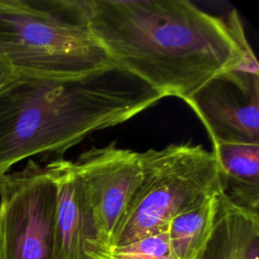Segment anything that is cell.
<instances>
[{
	"label": "cell",
	"instance_id": "1",
	"mask_svg": "<svg viewBox=\"0 0 259 259\" xmlns=\"http://www.w3.org/2000/svg\"><path fill=\"white\" fill-rule=\"evenodd\" d=\"M113 63L163 97L188 98L218 74L259 73L237 10L213 16L187 0H76Z\"/></svg>",
	"mask_w": 259,
	"mask_h": 259
},
{
	"label": "cell",
	"instance_id": "2",
	"mask_svg": "<svg viewBox=\"0 0 259 259\" xmlns=\"http://www.w3.org/2000/svg\"><path fill=\"white\" fill-rule=\"evenodd\" d=\"M0 55L15 74L74 78L116 66L76 0H0Z\"/></svg>",
	"mask_w": 259,
	"mask_h": 259
},
{
	"label": "cell",
	"instance_id": "3",
	"mask_svg": "<svg viewBox=\"0 0 259 259\" xmlns=\"http://www.w3.org/2000/svg\"><path fill=\"white\" fill-rule=\"evenodd\" d=\"M140 158L141 181L110 248L166 232L176 215L222 192L215 156L200 145L149 149Z\"/></svg>",
	"mask_w": 259,
	"mask_h": 259
},
{
	"label": "cell",
	"instance_id": "4",
	"mask_svg": "<svg viewBox=\"0 0 259 259\" xmlns=\"http://www.w3.org/2000/svg\"><path fill=\"white\" fill-rule=\"evenodd\" d=\"M56 184L28 160L0 176V259H56Z\"/></svg>",
	"mask_w": 259,
	"mask_h": 259
},
{
	"label": "cell",
	"instance_id": "5",
	"mask_svg": "<svg viewBox=\"0 0 259 259\" xmlns=\"http://www.w3.org/2000/svg\"><path fill=\"white\" fill-rule=\"evenodd\" d=\"M212 146L259 144V73L232 69L215 75L184 100Z\"/></svg>",
	"mask_w": 259,
	"mask_h": 259
},
{
	"label": "cell",
	"instance_id": "6",
	"mask_svg": "<svg viewBox=\"0 0 259 259\" xmlns=\"http://www.w3.org/2000/svg\"><path fill=\"white\" fill-rule=\"evenodd\" d=\"M74 167L110 249L141 181L140 152L118 148L115 143L92 147L74 161Z\"/></svg>",
	"mask_w": 259,
	"mask_h": 259
},
{
	"label": "cell",
	"instance_id": "7",
	"mask_svg": "<svg viewBox=\"0 0 259 259\" xmlns=\"http://www.w3.org/2000/svg\"><path fill=\"white\" fill-rule=\"evenodd\" d=\"M56 184V259H106L109 252L74 162L58 156L46 164Z\"/></svg>",
	"mask_w": 259,
	"mask_h": 259
},
{
	"label": "cell",
	"instance_id": "8",
	"mask_svg": "<svg viewBox=\"0 0 259 259\" xmlns=\"http://www.w3.org/2000/svg\"><path fill=\"white\" fill-rule=\"evenodd\" d=\"M217 212L206 245L196 259H259V212L218 194Z\"/></svg>",
	"mask_w": 259,
	"mask_h": 259
},
{
	"label": "cell",
	"instance_id": "9",
	"mask_svg": "<svg viewBox=\"0 0 259 259\" xmlns=\"http://www.w3.org/2000/svg\"><path fill=\"white\" fill-rule=\"evenodd\" d=\"M222 192L234 203L259 210V144L212 146Z\"/></svg>",
	"mask_w": 259,
	"mask_h": 259
},
{
	"label": "cell",
	"instance_id": "10",
	"mask_svg": "<svg viewBox=\"0 0 259 259\" xmlns=\"http://www.w3.org/2000/svg\"><path fill=\"white\" fill-rule=\"evenodd\" d=\"M218 194L184 210L169 224L167 234L176 259H196L210 236Z\"/></svg>",
	"mask_w": 259,
	"mask_h": 259
},
{
	"label": "cell",
	"instance_id": "11",
	"mask_svg": "<svg viewBox=\"0 0 259 259\" xmlns=\"http://www.w3.org/2000/svg\"><path fill=\"white\" fill-rule=\"evenodd\" d=\"M106 259H176L167 231L109 249Z\"/></svg>",
	"mask_w": 259,
	"mask_h": 259
},
{
	"label": "cell",
	"instance_id": "12",
	"mask_svg": "<svg viewBox=\"0 0 259 259\" xmlns=\"http://www.w3.org/2000/svg\"><path fill=\"white\" fill-rule=\"evenodd\" d=\"M15 72L9 63L0 55V88L8 83L14 76Z\"/></svg>",
	"mask_w": 259,
	"mask_h": 259
}]
</instances>
